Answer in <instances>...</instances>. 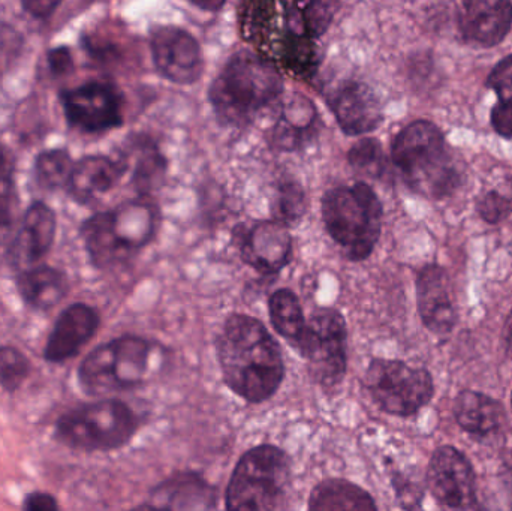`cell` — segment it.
Returning a JSON list of instances; mask_svg holds the SVG:
<instances>
[{"instance_id": "obj_1", "label": "cell", "mask_w": 512, "mask_h": 511, "mask_svg": "<svg viewBox=\"0 0 512 511\" xmlns=\"http://www.w3.org/2000/svg\"><path fill=\"white\" fill-rule=\"evenodd\" d=\"M216 351L225 384L246 402L262 404L282 386V351L258 318L230 315L216 341Z\"/></svg>"}, {"instance_id": "obj_2", "label": "cell", "mask_w": 512, "mask_h": 511, "mask_svg": "<svg viewBox=\"0 0 512 511\" xmlns=\"http://www.w3.org/2000/svg\"><path fill=\"white\" fill-rule=\"evenodd\" d=\"M240 29L258 54L294 77L309 80L318 71L316 39L285 0H243Z\"/></svg>"}, {"instance_id": "obj_3", "label": "cell", "mask_w": 512, "mask_h": 511, "mask_svg": "<svg viewBox=\"0 0 512 511\" xmlns=\"http://www.w3.org/2000/svg\"><path fill=\"white\" fill-rule=\"evenodd\" d=\"M283 92L279 69L254 51L234 54L209 90V101L225 125L245 126Z\"/></svg>"}, {"instance_id": "obj_4", "label": "cell", "mask_w": 512, "mask_h": 511, "mask_svg": "<svg viewBox=\"0 0 512 511\" xmlns=\"http://www.w3.org/2000/svg\"><path fill=\"white\" fill-rule=\"evenodd\" d=\"M406 185L423 197L441 200L459 188L462 174L438 126L417 120L399 132L391 149Z\"/></svg>"}, {"instance_id": "obj_5", "label": "cell", "mask_w": 512, "mask_h": 511, "mask_svg": "<svg viewBox=\"0 0 512 511\" xmlns=\"http://www.w3.org/2000/svg\"><path fill=\"white\" fill-rule=\"evenodd\" d=\"M382 204L367 183L337 186L322 198V219L328 236L351 261L372 255L382 230Z\"/></svg>"}, {"instance_id": "obj_6", "label": "cell", "mask_w": 512, "mask_h": 511, "mask_svg": "<svg viewBox=\"0 0 512 511\" xmlns=\"http://www.w3.org/2000/svg\"><path fill=\"white\" fill-rule=\"evenodd\" d=\"M156 231L158 213L144 201L98 213L83 225L87 252L99 269L128 263L152 242Z\"/></svg>"}, {"instance_id": "obj_7", "label": "cell", "mask_w": 512, "mask_h": 511, "mask_svg": "<svg viewBox=\"0 0 512 511\" xmlns=\"http://www.w3.org/2000/svg\"><path fill=\"white\" fill-rule=\"evenodd\" d=\"M291 485V462L279 447L262 444L237 462L225 492V507L268 511L285 507Z\"/></svg>"}, {"instance_id": "obj_8", "label": "cell", "mask_w": 512, "mask_h": 511, "mask_svg": "<svg viewBox=\"0 0 512 511\" xmlns=\"http://www.w3.org/2000/svg\"><path fill=\"white\" fill-rule=\"evenodd\" d=\"M138 417L117 399L75 408L57 422V438L66 446L86 452L120 449L138 431Z\"/></svg>"}, {"instance_id": "obj_9", "label": "cell", "mask_w": 512, "mask_h": 511, "mask_svg": "<svg viewBox=\"0 0 512 511\" xmlns=\"http://www.w3.org/2000/svg\"><path fill=\"white\" fill-rule=\"evenodd\" d=\"M150 344L126 335L93 350L81 363L78 378L89 395L125 392L143 381L149 366Z\"/></svg>"}, {"instance_id": "obj_10", "label": "cell", "mask_w": 512, "mask_h": 511, "mask_svg": "<svg viewBox=\"0 0 512 511\" xmlns=\"http://www.w3.org/2000/svg\"><path fill=\"white\" fill-rule=\"evenodd\" d=\"M364 387L384 413L397 417L415 416L435 395L430 372L402 360L373 359Z\"/></svg>"}, {"instance_id": "obj_11", "label": "cell", "mask_w": 512, "mask_h": 511, "mask_svg": "<svg viewBox=\"0 0 512 511\" xmlns=\"http://www.w3.org/2000/svg\"><path fill=\"white\" fill-rule=\"evenodd\" d=\"M346 339L348 329L343 315L334 308H318L294 345V350L309 363L313 380L324 389H333L345 378Z\"/></svg>"}, {"instance_id": "obj_12", "label": "cell", "mask_w": 512, "mask_h": 511, "mask_svg": "<svg viewBox=\"0 0 512 511\" xmlns=\"http://www.w3.org/2000/svg\"><path fill=\"white\" fill-rule=\"evenodd\" d=\"M60 102L68 122L80 131L98 134L122 126V96L111 84L92 81L65 90Z\"/></svg>"}, {"instance_id": "obj_13", "label": "cell", "mask_w": 512, "mask_h": 511, "mask_svg": "<svg viewBox=\"0 0 512 511\" xmlns=\"http://www.w3.org/2000/svg\"><path fill=\"white\" fill-rule=\"evenodd\" d=\"M427 486L448 509H472L477 504L474 468L456 447H439L430 459Z\"/></svg>"}, {"instance_id": "obj_14", "label": "cell", "mask_w": 512, "mask_h": 511, "mask_svg": "<svg viewBox=\"0 0 512 511\" xmlns=\"http://www.w3.org/2000/svg\"><path fill=\"white\" fill-rule=\"evenodd\" d=\"M234 240L243 261L262 275L279 273L291 261L289 227L276 219L255 222L252 227L239 225L234 230Z\"/></svg>"}, {"instance_id": "obj_15", "label": "cell", "mask_w": 512, "mask_h": 511, "mask_svg": "<svg viewBox=\"0 0 512 511\" xmlns=\"http://www.w3.org/2000/svg\"><path fill=\"white\" fill-rule=\"evenodd\" d=\"M153 62L162 77L171 83L192 84L200 80L204 62L200 44L176 26L158 27L150 38Z\"/></svg>"}, {"instance_id": "obj_16", "label": "cell", "mask_w": 512, "mask_h": 511, "mask_svg": "<svg viewBox=\"0 0 512 511\" xmlns=\"http://www.w3.org/2000/svg\"><path fill=\"white\" fill-rule=\"evenodd\" d=\"M327 102L346 135L375 131L384 119L381 101L375 90L361 81H340L331 90Z\"/></svg>"}, {"instance_id": "obj_17", "label": "cell", "mask_w": 512, "mask_h": 511, "mask_svg": "<svg viewBox=\"0 0 512 511\" xmlns=\"http://www.w3.org/2000/svg\"><path fill=\"white\" fill-rule=\"evenodd\" d=\"M417 302L421 320L430 332L439 336L453 332L459 314L447 270L436 264L421 270L417 278Z\"/></svg>"}, {"instance_id": "obj_18", "label": "cell", "mask_w": 512, "mask_h": 511, "mask_svg": "<svg viewBox=\"0 0 512 511\" xmlns=\"http://www.w3.org/2000/svg\"><path fill=\"white\" fill-rule=\"evenodd\" d=\"M460 29L472 44L493 47L504 41L512 23L510 0H460Z\"/></svg>"}, {"instance_id": "obj_19", "label": "cell", "mask_w": 512, "mask_h": 511, "mask_svg": "<svg viewBox=\"0 0 512 511\" xmlns=\"http://www.w3.org/2000/svg\"><path fill=\"white\" fill-rule=\"evenodd\" d=\"M98 326L99 317L95 309L83 303L69 306L54 324L45 347V359L57 363L74 357L95 336Z\"/></svg>"}, {"instance_id": "obj_20", "label": "cell", "mask_w": 512, "mask_h": 511, "mask_svg": "<svg viewBox=\"0 0 512 511\" xmlns=\"http://www.w3.org/2000/svg\"><path fill=\"white\" fill-rule=\"evenodd\" d=\"M216 491L198 474H177L156 486L150 501L138 509L207 510L216 507Z\"/></svg>"}, {"instance_id": "obj_21", "label": "cell", "mask_w": 512, "mask_h": 511, "mask_svg": "<svg viewBox=\"0 0 512 511\" xmlns=\"http://www.w3.org/2000/svg\"><path fill=\"white\" fill-rule=\"evenodd\" d=\"M454 416L463 431L480 441L495 440L505 428V411L490 396L465 390L454 402Z\"/></svg>"}, {"instance_id": "obj_22", "label": "cell", "mask_w": 512, "mask_h": 511, "mask_svg": "<svg viewBox=\"0 0 512 511\" xmlns=\"http://www.w3.org/2000/svg\"><path fill=\"white\" fill-rule=\"evenodd\" d=\"M122 162L113 161L107 156H86L72 168L69 177V194L78 203H90L99 195L107 194L122 177Z\"/></svg>"}, {"instance_id": "obj_23", "label": "cell", "mask_w": 512, "mask_h": 511, "mask_svg": "<svg viewBox=\"0 0 512 511\" xmlns=\"http://www.w3.org/2000/svg\"><path fill=\"white\" fill-rule=\"evenodd\" d=\"M316 117L318 113L312 102L307 101L303 96L289 99L274 128L276 146L282 150H295L304 146L313 137Z\"/></svg>"}, {"instance_id": "obj_24", "label": "cell", "mask_w": 512, "mask_h": 511, "mask_svg": "<svg viewBox=\"0 0 512 511\" xmlns=\"http://www.w3.org/2000/svg\"><path fill=\"white\" fill-rule=\"evenodd\" d=\"M309 509L318 511L376 510L375 500L369 492L355 483L343 479H328L313 488Z\"/></svg>"}, {"instance_id": "obj_25", "label": "cell", "mask_w": 512, "mask_h": 511, "mask_svg": "<svg viewBox=\"0 0 512 511\" xmlns=\"http://www.w3.org/2000/svg\"><path fill=\"white\" fill-rule=\"evenodd\" d=\"M18 291L24 302L36 309H51L68 293V279L59 270L41 266L18 276Z\"/></svg>"}, {"instance_id": "obj_26", "label": "cell", "mask_w": 512, "mask_h": 511, "mask_svg": "<svg viewBox=\"0 0 512 511\" xmlns=\"http://www.w3.org/2000/svg\"><path fill=\"white\" fill-rule=\"evenodd\" d=\"M56 215L44 203H33L23 219L20 245L30 261L39 260L50 251L56 236Z\"/></svg>"}, {"instance_id": "obj_27", "label": "cell", "mask_w": 512, "mask_h": 511, "mask_svg": "<svg viewBox=\"0 0 512 511\" xmlns=\"http://www.w3.org/2000/svg\"><path fill=\"white\" fill-rule=\"evenodd\" d=\"M271 326L291 347L297 344L306 329V317L300 300L288 288L274 291L268 299Z\"/></svg>"}, {"instance_id": "obj_28", "label": "cell", "mask_w": 512, "mask_h": 511, "mask_svg": "<svg viewBox=\"0 0 512 511\" xmlns=\"http://www.w3.org/2000/svg\"><path fill=\"white\" fill-rule=\"evenodd\" d=\"M489 86L499 98L492 111L493 128L501 137L512 138V54L495 66Z\"/></svg>"}, {"instance_id": "obj_29", "label": "cell", "mask_w": 512, "mask_h": 511, "mask_svg": "<svg viewBox=\"0 0 512 511\" xmlns=\"http://www.w3.org/2000/svg\"><path fill=\"white\" fill-rule=\"evenodd\" d=\"M72 168L74 164L66 150H47L36 159V180L45 189L62 188V186H68Z\"/></svg>"}, {"instance_id": "obj_30", "label": "cell", "mask_w": 512, "mask_h": 511, "mask_svg": "<svg viewBox=\"0 0 512 511\" xmlns=\"http://www.w3.org/2000/svg\"><path fill=\"white\" fill-rule=\"evenodd\" d=\"M301 26L312 38L324 35L339 9L340 0H294L291 3Z\"/></svg>"}, {"instance_id": "obj_31", "label": "cell", "mask_w": 512, "mask_h": 511, "mask_svg": "<svg viewBox=\"0 0 512 511\" xmlns=\"http://www.w3.org/2000/svg\"><path fill=\"white\" fill-rule=\"evenodd\" d=\"M165 168L167 165L159 150L152 144H144L138 161L135 162L134 176H132L137 191L141 195H147L158 188L161 180L164 179Z\"/></svg>"}, {"instance_id": "obj_32", "label": "cell", "mask_w": 512, "mask_h": 511, "mask_svg": "<svg viewBox=\"0 0 512 511\" xmlns=\"http://www.w3.org/2000/svg\"><path fill=\"white\" fill-rule=\"evenodd\" d=\"M348 161L351 167L364 176L379 177L384 176L387 170V159H385L384 150L381 143L375 138H364L351 147L348 153Z\"/></svg>"}, {"instance_id": "obj_33", "label": "cell", "mask_w": 512, "mask_h": 511, "mask_svg": "<svg viewBox=\"0 0 512 511\" xmlns=\"http://www.w3.org/2000/svg\"><path fill=\"white\" fill-rule=\"evenodd\" d=\"M306 212V195L297 182H283L277 188L273 204V218L292 227Z\"/></svg>"}, {"instance_id": "obj_34", "label": "cell", "mask_w": 512, "mask_h": 511, "mask_svg": "<svg viewBox=\"0 0 512 511\" xmlns=\"http://www.w3.org/2000/svg\"><path fill=\"white\" fill-rule=\"evenodd\" d=\"M30 365L24 354L12 347H0V386L14 392L29 375Z\"/></svg>"}, {"instance_id": "obj_35", "label": "cell", "mask_w": 512, "mask_h": 511, "mask_svg": "<svg viewBox=\"0 0 512 511\" xmlns=\"http://www.w3.org/2000/svg\"><path fill=\"white\" fill-rule=\"evenodd\" d=\"M14 207V158L8 147L0 141V227L12 221Z\"/></svg>"}, {"instance_id": "obj_36", "label": "cell", "mask_w": 512, "mask_h": 511, "mask_svg": "<svg viewBox=\"0 0 512 511\" xmlns=\"http://www.w3.org/2000/svg\"><path fill=\"white\" fill-rule=\"evenodd\" d=\"M512 212V182L486 192L478 200V213L489 224H499Z\"/></svg>"}, {"instance_id": "obj_37", "label": "cell", "mask_w": 512, "mask_h": 511, "mask_svg": "<svg viewBox=\"0 0 512 511\" xmlns=\"http://www.w3.org/2000/svg\"><path fill=\"white\" fill-rule=\"evenodd\" d=\"M47 59L54 75H66L74 69L71 51L66 47H56L48 51Z\"/></svg>"}, {"instance_id": "obj_38", "label": "cell", "mask_w": 512, "mask_h": 511, "mask_svg": "<svg viewBox=\"0 0 512 511\" xmlns=\"http://www.w3.org/2000/svg\"><path fill=\"white\" fill-rule=\"evenodd\" d=\"M21 44H23V38L20 33L14 27L0 21V56H14L20 51Z\"/></svg>"}, {"instance_id": "obj_39", "label": "cell", "mask_w": 512, "mask_h": 511, "mask_svg": "<svg viewBox=\"0 0 512 511\" xmlns=\"http://www.w3.org/2000/svg\"><path fill=\"white\" fill-rule=\"evenodd\" d=\"M62 0H21L27 14L35 18H47L56 11Z\"/></svg>"}, {"instance_id": "obj_40", "label": "cell", "mask_w": 512, "mask_h": 511, "mask_svg": "<svg viewBox=\"0 0 512 511\" xmlns=\"http://www.w3.org/2000/svg\"><path fill=\"white\" fill-rule=\"evenodd\" d=\"M57 503L51 495L44 492H35L30 494L24 501V510L29 511H53L57 510Z\"/></svg>"}, {"instance_id": "obj_41", "label": "cell", "mask_w": 512, "mask_h": 511, "mask_svg": "<svg viewBox=\"0 0 512 511\" xmlns=\"http://www.w3.org/2000/svg\"><path fill=\"white\" fill-rule=\"evenodd\" d=\"M189 2L197 6L198 9H201V11L218 12L224 8L227 0H189Z\"/></svg>"}, {"instance_id": "obj_42", "label": "cell", "mask_w": 512, "mask_h": 511, "mask_svg": "<svg viewBox=\"0 0 512 511\" xmlns=\"http://www.w3.org/2000/svg\"><path fill=\"white\" fill-rule=\"evenodd\" d=\"M502 479H504V485L507 486V491L508 495H510L512 506V455L505 456L504 458V470H502Z\"/></svg>"}, {"instance_id": "obj_43", "label": "cell", "mask_w": 512, "mask_h": 511, "mask_svg": "<svg viewBox=\"0 0 512 511\" xmlns=\"http://www.w3.org/2000/svg\"><path fill=\"white\" fill-rule=\"evenodd\" d=\"M502 338H504L505 353L508 357H512V309L510 315H508L507 323H505Z\"/></svg>"}, {"instance_id": "obj_44", "label": "cell", "mask_w": 512, "mask_h": 511, "mask_svg": "<svg viewBox=\"0 0 512 511\" xmlns=\"http://www.w3.org/2000/svg\"><path fill=\"white\" fill-rule=\"evenodd\" d=\"M511 402H512V398H511Z\"/></svg>"}]
</instances>
